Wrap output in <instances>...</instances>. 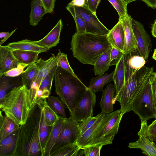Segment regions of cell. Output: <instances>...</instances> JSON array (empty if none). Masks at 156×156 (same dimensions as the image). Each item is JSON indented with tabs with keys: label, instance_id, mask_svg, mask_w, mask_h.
Returning a JSON list of instances; mask_svg holds the SVG:
<instances>
[{
	"label": "cell",
	"instance_id": "ba28073f",
	"mask_svg": "<svg viewBox=\"0 0 156 156\" xmlns=\"http://www.w3.org/2000/svg\"><path fill=\"white\" fill-rule=\"evenodd\" d=\"M66 9H70L78 14L83 20L87 32L100 35H107L110 30L100 21L96 15L89 9L83 7L67 5Z\"/></svg>",
	"mask_w": 156,
	"mask_h": 156
},
{
	"label": "cell",
	"instance_id": "e0dca14e",
	"mask_svg": "<svg viewBox=\"0 0 156 156\" xmlns=\"http://www.w3.org/2000/svg\"><path fill=\"white\" fill-rule=\"evenodd\" d=\"M18 63L10 48L6 45L0 46V78L5 73L16 67Z\"/></svg>",
	"mask_w": 156,
	"mask_h": 156
},
{
	"label": "cell",
	"instance_id": "4dcf8cb0",
	"mask_svg": "<svg viewBox=\"0 0 156 156\" xmlns=\"http://www.w3.org/2000/svg\"><path fill=\"white\" fill-rule=\"evenodd\" d=\"M82 149L77 142V140L74 142L66 145L52 152L50 156H80Z\"/></svg>",
	"mask_w": 156,
	"mask_h": 156
},
{
	"label": "cell",
	"instance_id": "5b68a950",
	"mask_svg": "<svg viewBox=\"0 0 156 156\" xmlns=\"http://www.w3.org/2000/svg\"><path fill=\"white\" fill-rule=\"evenodd\" d=\"M152 67L145 66L130 77L125 76V83L118 95L113 98L112 102L120 103L122 115L132 111L133 103L136 96L148 81L153 72Z\"/></svg>",
	"mask_w": 156,
	"mask_h": 156
},
{
	"label": "cell",
	"instance_id": "4fadbf2b",
	"mask_svg": "<svg viewBox=\"0 0 156 156\" xmlns=\"http://www.w3.org/2000/svg\"><path fill=\"white\" fill-rule=\"evenodd\" d=\"M115 112L116 111L108 114L102 113L96 122L78 139V144L81 148L88 145L94 136L105 125Z\"/></svg>",
	"mask_w": 156,
	"mask_h": 156
},
{
	"label": "cell",
	"instance_id": "7c38bea8",
	"mask_svg": "<svg viewBox=\"0 0 156 156\" xmlns=\"http://www.w3.org/2000/svg\"><path fill=\"white\" fill-rule=\"evenodd\" d=\"M140 131L138 133L139 139L136 142L129 144L130 148L141 149L142 153L148 156H156V145L147 136L148 126L147 121L141 122Z\"/></svg>",
	"mask_w": 156,
	"mask_h": 156
},
{
	"label": "cell",
	"instance_id": "7dc6e473",
	"mask_svg": "<svg viewBox=\"0 0 156 156\" xmlns=\"http://www.w3.org/2000/svg\"><path fill=\"white\" fill-rule=\"evenodd\" d=\"M101 0H88V7L89 9L94 14L96 15L97 8Z\"/></svg>",
	"mask_w": 156,
	"mask_h": 156
},
{
	"label": "cell",
	"instance_id": "f1b7e54d",
	"mask_svg": "<svg viewBox=\"0 0 156 156\" xmlns=\"http://www.w3.org/2000/svg\"><path fill=\"white\" fill-rule=\"evenodd\" d=\"M39 69L36 62L29 65L21 74L23 85L30 89L33 83L36 80Z\"/></svg>",
	"mask_w": 156,
	"mask_h": 156
},
{
	"label": "cell",
	"instance_id": "ee69618b",
	"mask_svg": "<svg viewBox=\"0 0 156 156\" xmlns=\"http://www.w3.org/2000/svg\"><path fill=\"white\" fill-rule=\"evenodd\" d=\"M147 136L151 140L156 138V118L148 126Z\"/></svg>",
	"mask_w": 156,
	"mask_h": 156
},
{
	"label": "cell",
	"instance_id": "bcb514c9",
	"mask_svg": "<svg viewBox=\"0 0 156 156\" xmlns=\"http://www.w3.org/2000/svg\"><path fill=\"white\" fill-rule=\"evenodd\" d=\"M88 0H72L68 5L69 6H76L83 7L89 9L88 7Z\"/></svg>",
	"mask_w": 156,
	"mask_h": 156
},
{
	"label": "cell",
	"instance_id": "816d5d0a",
	"mask_svg": "<svg viewBox=\"0 0 156 156\" xmlns=\"http://www.w3.org/2000/svg\"><path fill=\"white\" fill-rule=\"evenodd\" d=\"M152 58L156 61V48L154 50Z\"/></svg>",
	"mask_w": 156,
	"mask_h": 156
},
{
	"label": "cell",
	"instance_id": "1f68e13d",
	"mask_svg": "<svg viewBox=\"0 0 156 156\" xmlns=\"http://www.w3.org/2000/svg\"><path fill=\"white\" fill-rule=\"evenodd\" d=\"M57 66L55 67L44 78L38 89L42 92L41 100H47L50 96Z\"/></svg>",
	"mask_w": 156,
	"mask_h": 156
},
{
	"label": "cell",
	"instance_id": "ffe728a7",
	"mask_svg": "<svg viewBox=\"0 0 156 156\" xmlns=\"http://www.w3.org/2000/svg\"><path fill=\"white\" fill-rule=\"evenodd\" d=\"M115 84H108L105 88L103 90L100 105L101 112L108 114L112 112L114 110V104L112 102L115 97Z\"/></svg>",
	"mask_w": 156,
	"mask_h": 156
},
{
	"label": "cell",
	"instance_id": "d6a6232c",
	"mask_svg": "<svg viewBox=\"0 0 156 156\" xmlns=\"http://www.w3.org/2000/svg\"><path fill=\"white\" fill-rule=\"evenodd\" d=\"M47 103L48 105L55 113L66 118L64 104L59 97L49 96L47 99Z\"/></svg>",
	"mask_w": 156,
	"mask_h": 156
},
{
	"label": "cell",
	"instance_id": "603a6c76",
	"mask_svg": "<svg viewBox=\"0 0 156 156\" xmlns=\"http://www.w3.org/2000/svg\"><path fill=\"white\" fill-rule=\"evenodd\" d=\"M113 81L115 89L116 97L121 90L125 83V56L123 54L116 65L114 71Z\"/></svg>",
	"mask_w": 156,
	"mask_h": 156
},
{
	"label": "cell",
	"instance_id": "836d02e7",
	"mask_svg": "<svg viewBox=\"0 0 156 156\" xmlns=\"http://www.w3.org/2000/svg\"><path fill=\"white\" fill-rule=\"evenodd\" d=\"M58 56V60L57 66L70 73L75 77L78 78L69 63L67 55L59 51L57 54Z\"/></svg>",
	"mask_w": 156,
	"mask_h": 156
},
{
	"label": "cell",
	"instance_id": "ac0fdd59",
	"mask_svg": "<svg viewBox=\"0 0 156 156\" xmlns=\"http://www.w3.org/2000/svg\"><path fill=\"white\" fill-rule=\"evenodd\" d=\"M63 25L60 19L55 26L44 38L36 41V44L46 48L48 51L56 46L59 43L60 37Z\"/></svg>",
	"mask_w": 156,
	"mask_h": 156
},
{
	"label": "cell",
	"instance_id": "e575fe53",
	"mask_svg": "<svg viewBox=\"0 0 156 156\" xmlns=\"http://www.w3.org/2000/svg\"><path fill=\"white\" fill-rule=\"evenodd\" d=\"M117 11L121 18L127 15V5L123 0H108Z\"/></svg>",
	"mask_w": 156,
	"mask_h": 156
},
{
	"label": "cell",
	"instance_id": "44dd1931",
	"mask_svg": "<svg viewBox=\"0 0 156 156\" xmlns=\"http://www.w3.org/2000/svg\"><path fill=\"white\" fill-rule=\"evenodd\" d=\"M17 136V130L0 140V156H13Z\"/></svg>",
	"mask_w": 156,
	"mask_h": 156
},
{
	"label": "cell",
	"instance_id": "f546056e",
	"mask_svg": "<svg viewBox=\"0 0 156 156\" xmlns=\"http://www.w3.org/2000/svg\"><path fill=\"white\" fill-rule=\"evenodd\" d=\"M114 73V71L110 74L107 73L92 78L88 88L94 93L103 91V87L105 85L113 81Z\"/></svg>",
	"mask_w": 156,
	"mask_h": 156
},
{
	"label": "cell",
	"instance_id": "f6af8a7d",
	"mask_svg": "<svg viewBox=\"0 0 156 156\" xmlns=\"http://www.w3.org/2000/svg\"><path fill=\"white\" fill-rule=\"evenodd\" d=\"M42 3L47 11L48 13H51L54 9L56 0H41Z\"/></svg>",
	"mask_w": 156,
	"mask_h": 156
},
{
	"label": "cell",
	"instance_id": "9c48e42d",
	"mask_svg": "<svg viewBox=\"0 0 156 156\" xmlns=\"http://www.w3.org/2000/svg\"><path fill=\"white\" fill-rule=\"evenodd\" d=\"M79 124V122L70 116L65 118L62 129L50 154L60 147L78 139L80 134Z\"/></svg>",
	"mask_w": 156,
	"mask_h": 156
},
{
	"label": "cell",
	"instance_id": "277c9868",
	"mask_svg": "<svg viewBox=\"0 0 156 156\" xmlns=\"http://www.w3.org/2000/svg\"><path fill=\"white\" fill-rule=\"evenodd\" d=\"M55 91L69 110L70 116L88 87L76 77L57 66L55 76Z\"/></svg>",
	"mask_w": 156,
	"mask_h": 156
},
{
	"label": "cell",
	"instance_id": "ab89813d",
	"mask_svg": "<svg viewBox=\"0 0 156 156\" xmlns=\"http://www.w3.org/2000/svg\"><path fill=\"white\" fill-rule=\"evenodd\" d=\"M29 65L19 63L17 66L5 73L4 76L10 77H15L21 74L24 70V69Z\"/></svg>",
	"mask_w": 156,
	"mask_h": 156
},
{
	"label": "cell",
	"instance_id": "6da1fadb",
	"mask_svg": "<svg viewBox=\"0 0 156 156\" xmlns=\"http://www.w3.org/2000/svg\"><path fill=\"white\" fill-rule=\"evenodd\" d=\"M42 111L37 104L31 110L26 122L17 129L13 156H42L40 128Z\"/></svg>",
	"mask_w": 156,
	"mask_h": 156
},
{
	"label": "cell",
	"instance_id": "cb8c5ba5",
	"mask_svg": "<svg viewBox=\"0 0 156 156\" xmlns=\"http://www.w3.org/2000/svg\"><path fill=\"white\" fill-rule=\"evenodd\" d=\"M30 7L29 23L31 25L35 26L38 24L43 16L48 12L41 0L32 1Z\"/></svg>",
	"mask_w": 156,
	"mask_h": 156
},
{
	"label": "cell",
	"instance_id": "d4e9b609",
	"mask_svg": "<svg viewBox=\"0 0 156 156\" xmlns=\"http://www.w3.org/2000/svg\"><path fill=\"white\" fill-rule=\"evenodd\" d=\"M42 110V115L46 125L49 126H54L59 119L60 116L48 105L47 100H41L37 104Z\"/></svg>",
	"mask_w": 156,
	"mask_h": 156
},
{
	"label": "cell",
	"instance_id": "db71d44e",
	"mask_svg": "<svg viewBox=\"0 0 156 156\" xmlns=\"http://www.w3.org/2000/svg\"><path fill=\"white\" fill-rule=\"evenodd\" d=\"M152 141H154L156 145V138L153 139Z\"/></svg>",
	"mask_w": 156,
	"mask_h": 156
},
{
	"label": "cell",
	"instance_id": "8992f818",
	"mask_svg": "<svg viewBox=\"0 0 156 156\" xmlns=\"http://www.w3.org/2000/svg\"><path fill=\"white\" fill-rule=\"evenodd\" d=\"M132 111L138 115L141 122L156 118V109L149 79L135 98Z\"/></svg>",
	"mask_w": 156,
	"mask_h": 156
},
{
	"label": "cell",
	"instance_id": "3957f363",
	"mask_svg": "<svg viewBox=\"0 0 156 156\" xmlns=\"http://www.w3.org/2000/svg\"><path fill=\"white\" fill-rule=\"evenodd\" d=\"M0 108L16 123L24 124L32 109L29 89L23 85L13 88L0 100Z\"/></svg>",
	"mask_w": 156,
	"mask_h": 156
},
{
	"label": "cell",
	"instance_id": "60d3db41",
	"mask_svg": "<svg viewBox=\"0 0 156 156\" xmlns=\"http://www.w3.org/2000/svg\"><path fill=\"white\" fill-rule=\"evenodd\" d=\"M123 55L122 51L112 47L110 54V66H116Z\"/></svg>",
	"mask_w": 156,
	"mask_h": 156
},
{
	"label": "cell",
	"instance_id": "7402d4cb",
	"mask_svg": "<svg viewBox=\"0 0 156 156\" xmlns=\"http://www.w3.org/2000/svg\"><path fill=\"white\" fill-rule=\"evenodd\" d=\"M6 46L12 50L34 51L40 53L48 51L45 48L35 43L34 41L27 39L10 43Z\"/></svg>",
	"mask_w": 156,
	"mask_h": 156
},
{
	"label": "cell",
	"instance_id": "7bdbcfd3",
	"mask_svg": "<svg viewBox=\"0 0 156 156\" xmlns=\"http://www.w3.org/2000/svg\"><path fill=\"white\" fill-rule=\"evenodd\" d=\"M152 91L156 109V72H153L150 76Z\"/></svg>",
	"mask_w": 156,
	"mask_h": 156
},
{
	"label": "cell",
	"instance_id": "f35d334b",
	"mask_svg": "<svg viewBox=\"0 0 156 156\" xmlns=\"http://www.w3.org/2000/svg\"><path fill=\"white\" fill-rule=\"evenodd\" d=\"M51 127L47 126L45 124L42 112V118L40 128V140L42 147L48 135Z\"/></svg>",
	"mask_w": 156,
	"mask_h": 156
},
{
	"label": "cell",
	"instance_id": "d590c367",
	"mask_svg": "<svg viewBox=\"0 0 156 156\" xmlns=\"http://www.w3.org/2000/svg\"><path fill=\"white\" fill-rule=\"evenodd\" d=\"M102 113L101 112L95 116L88 118L80 122L78 138L96 122Z\"/></svg>",
	"mask_w": 156,
	"mask_h": 156
},
{
	"label": "cell",
	"instance_id": "8d00e7d4",
	"mask_svg": "<svg viewBox=\"0 0 156 156\" xmlns=\"http://www.w3.org/2000/svg\"><path fill=\"white\" fill-rule=\"evenodd\" d=\"M67 10L71 14L75 21L76 26V32L77 33L86 32L84 22L81 17L71 9H68Z\"/></svg>",
	"mask_w": 156,
	"mask_h": 156
},
{
	"label": "cell",
	"instance_id": "4316f807",
	"mask_svg": "<svg viewBox=\"0 0 156 156\" xmlns=\"http://www.w3.org/2000/svg\"><path fill=\"white\" fill-rule=\"evenodd\" d=\"M11 50L14 56L19 63L29 66L35 63L38 60V55L40 53L34 51Z\"/></svg>",
	"mask_w": 156,
	"mask_h": 156
},
{
	"label": "cell",
	"instance_id": "c3c4849f",
	"mask_svg": "<svg viewBox=\"0 0 156 156\" xmlns=\"http://www.w3.org/2000/svg\"><path fill=\"white\" fill-rule=\"evenodd\" d=\"M16 30V29L10 33L9 32H1L0 33V38H3L0 41V46L2 45V44L13 34Z\"/></svg>",
	"mask_w": 156,
	"mask_h": 156
},
{
	"label": "cell",
	"instance_id": "11a10c76",
	"mask_svg": "<svg viewBox=\"0 0 156 156\" xmlns=\"http://www.w3.org/2000/svg\"></svg>",
	"mask_w": 156,
	"mask_h": 156
},
{
	"label": "cell",
	"instance_id": "7a4b0ae2",
	"mask_svg": "<svg viewBox=\"0 0 156 156\" xmlns=\"http://www.w3.org/2000/svg\"><path fill=\"white\" fill-rule=\"evenodd\" d=\"M70 44V49L75 58L83 64L93 66L102 54L112 47L107 35L87 32H76Z\"/></svg>",
	"mask_w": 156,
	"mask_h": 156
},
{
	"label": "cell",
	"instance_id": "d6986e66",
	"mask_svg": "<svg viewBox=\"0 0 156 156\" xmlns=\"http://www.w3.org/2000/svg\"><path fill=\"white\" fill-rule=\"evenodd\" d=\"M108 40L112 47L123 52L125 43V32L120 20L110 30L107 35Z\"/></svg>",
	"mask_w": 156,
	"mask_h": 156
},
{
	"label": "cell",
	"instance_id": "f907efd6",
	"mask_svg": "<svg viewBox=\"0 0 156 156\" xmlns=\"http://www.w3.org/2000/svg\"><path fill=\"white\" fill-rule=\"evenodd\" d=\"M151 33L153 36L156 38V19L152 25Z\"/></svg>",
	"mask_w": 156,
	"mask_h": 156
},
{
	"label": "cell",
	"instance_id": "f5cc1de1",
	"mask_svg": "<svg viewBox=\"0 0 156 156\" xmlns=\"http://www.w3.org/2000/svg\"><path fill=\"white\" fill-rule=\"evenodd\" d=\"M127 5L129 3L133 1H136L137 0H123Z\"/></svg>",
	"mask_w": 156,
	"mask_h": 156
},
{
	"label": "cell",
	"instance_id": "2e32d148",
	"mask_svg": "<svg viewBox=\"0 0 156 156\" xmlns=\"http://www.w3.org/2000/svg\"><path fill=\"white\" fill-rule=\"evenodd\" d=\"M65 118L60 116L58 120L52 126L44 142L42 151V156H50L51 151L58 138L62 128Z\"/></svg>",
	"mask_w": 156,
	"mask_h": 156
},
{
	"label": "cell",
	"instance_id": "b9f144b4",
	"mask_svg": "<svg viewBox=\"0 0 156 156\" xmlns=\"http://www.w3.org/2000/svg\"><path fill=\"white\" fill-rule=\"evenodd\" d=\"M1 79L0 83V100L2 99L7 94L8 90L11 87L7 76H4Z\"/></svg>",
	"mask_w": 156,
	"mask_h": 156
},
{
	"label": "cell",
	"instance_id": "681fc988",
	"mask_svg": "<svg viewBox=\"0 0 156 156\" xmlns=\"http://www.w3.org/2000/svg\"><path fill=\"white\" fill-rule=\"evenodd\" d=\"M148 6L153 9L156 8V0H141Z\"/></svg>",
	"mask_w": 156,
	"mask_h": 156
},
{
	"label": "cell",
	"instance_id": "8fae6325",
	"mask_svg": "<svg viewBox=\"0 0 156 156\" xmlns=\"http://www.w3.org/2000/svg\"><path fill=\"white\" fill-rule=\"evenodd\" d=\"M132 25L137 43V51L139 55L147 60L152 47V43L149 35L143 25L140 22L132 18Z\"/></svg>",
	"mask_w": 156,
	"mask_h": 156
},
{
	"label": "cell",
	"instance_id": "52a82bcc",
	"mask_svg": "<svg viewBox=\"0 0 156 156\" xmlns=\"http://www.w3.org/2000/svg\"><path fill=\"white\" fill-rule=\"evenodd\" d=\"M122 115L120 109L115 113L93 139L88 146L105 145L112 144L114 136L117 133Z\"/></svg>",
	"mask_w": 156,
	"mask_h": 156
},
{
	"label": "cell",
	"instance_id": "30bf717a",
	"mask_svg": "<svg viewBox=\"0 0 156 156\" xmlns=\"http://www.w3.org/2000/svg\"><path fill=\"white\" fill-rule=\"evenodd\" d=\"M96 98L95 93L88 87L76 106L73 115L70 117L79 122L93 117V112L96 104Z\"/></svg>",
	"mask_w": 156,
	"mask_h": 156
},
{
	"label": "cell",
	"instance_id": "5bb4252c",
	"mask_svg": "<svg viewBox=\"0 0 156 156\" xmlns=\"http://www.w3.org/2000/svg\"><path fill=\"white\" fill-rule=\"evenodd\" d=\"M132 19L128 14L125 17L119 19L122 23L125 32L123 54L134 52L137 49V43L132 25Z\"/></svg>",
	"mask_w": 156,
	"mask_h": 156
},
{
	"label": "cell",
	"instance_id": "9a60e30c",
	"mask_svg": "<svg viewBox=\"0 0 156 156\" xmlns=\"http://www.w3.org/2000/svg\"><path fill=\"white\" fill-rule=\"evenodd\" d=\"M58 60L57 55H54L47 60H44L41 58L36 62L38 66L39 70L38 76L34 81L31 84L30 87L38 89L42 81L46 76L56 66H57Z\"/></svg>",
	"mask_w": 156,
	"mask_h": 156
},
{
	"label": "cell",
	"instance_id": "484cf974",
	"mask_svg": "<svg viewBox=\"0 0 156 156\" xmlns=\"http://www.w3.org/2000/svg\"><path fill=\"white\" fill-rule=\"evenodd\" d=\"M20 126L16 123L10 118L5 115H3L0 111V140L17 130Z\"/></svg>",
	"mask_w": 156,
	"mask_h": 156
},
{
	"label": "cell",
	"instance_id": "74e56055",
	"mask_svg": "<svg viewBox=\"0 0 156 156\" xmlns=\"http://www.w3.org/2000/svg\"><path fill=\"white\" fill-rule=\"evenodd\" d=\"M103 145L86 146L82 148L83 154L85 156H99Z\"/></svg>",
	"mask_w": 156,
	"mask_h": 156
},
{
	"label": "cell",
	"instance_id": "83f0119b",
	"mask_svg": "<svg viewBox=\"0 0 156 156\" xmlns=\"http://www.w3.org/2000/svg\"><path fill=\"white\" fill-rule=\"evenodd\" d=\"M112 48L102 54L97 60L94 65L95 75L102 76L108 70L110 64V54Z\"/></svg>",
	"mask_w": 156,
	"mask_h": 156
}]
</instances>
